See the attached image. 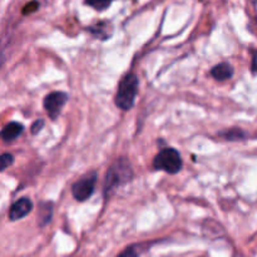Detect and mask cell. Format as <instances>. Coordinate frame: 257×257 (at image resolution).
I'll use <instances>...</instances> for the list:
<instances>
[{
  "mask_svg": "<svg viewBox=\"0 0 257 257\" xmlns=\"http://www.w3.org/2000/svg\"><path fill=\"white\" fill-rule=\"evenodd\" d=\"M133 177L132 166L127 158H118L117 161L113 162L108 170L107 176H105V195H109L113 191L119 188L120 186L125 185L130 182Z\"/></svg>",
  "mask_w": 257,
  "mask_h": 257,
  "instance_id": "6da1fadb",
  "label": "cell"
},
{
  "mask_svg": "<svg viewBox=\"0 0 257 257\" xmlns=\"http://www.w3.org/2000/svg\"><path fill=\"white\" fill-rule=\"evenodd\" d=\"M53 216V203L52 202H43L39 206V226H47L52 221Z\"/></svg>",
  "mask_w": 257,
  "mask_h": 257,
  "instance_id": "9c48e42d",
  "label": "cell"
},
{
  "mask_svg": "<svg viewBox=\"0 0 257 257\" xmlns=\"http://www.w3.org/2000/svg\"><path fill=\"white\" fill-rule=\"evenodd\" d=\"M153 168L176 175L182 170V158L175 148H165L153 160Z\"/></svg>",
  "mask_w": 257,
  "mask_h": 257,
  "instance_id": "3957f363",
  "label": "cell"
},
{
  "mask_svg": "<svg viewBox=\"0 0 257 257\" xmlns=\"http://www.w3.org/2000/svg\"><path fill=\"white\" fill-rule=\"evenodd\" d=\"M24 131V125L20 124L18 122H10L3 128L2 131V138L4 142H12V141L17 140Z\"/></svg>",
  "mask_w": 257,
  "mask_h": 257,
  "instance_id": "52a82bcc",
  "label": "cell"
},
{
  "mask_svg": "<svg viewBox=\"0 0 257 257\" xmlns=\"http://www.w3.org/2000/svg\"><path fill=\"white\" fill-rule=\"evenodd\" d=\"M114 2V0H85L89 7L94 8L95 10H105L107 8L110 7V4Z\"/></svg>",
  "mask_w": 257,
  "mask_h": 257,
  "instance_id": "8fae6325",
  "label": "cell"
},
{
  "mask_svg": "<svg viewBox=\"0 0 257 257\" xmlns=\"http://www.w3.org/2000/svg\"><path fill=\"white\" fill-rule=\"evenodd\" d=\"M97 183V172H90L73 185L72 195L77 201H87L93 195Z\"/></svg>",
  "mask_w": 257,
  "mask_h": 257,
  "instance_id": "277c9868",
  "label": "cell"
},
{
  "mask_svg": "<svg viewBox=\"0 0 257 257\" xmlns=\"http://www.w3.org/2000/svg\"><path fill=\"white\" fill-rule=\"evenodd\" d=\"M33 210V202L27 197H23L18 200L12 205L9 210V220L18 221L20 218L25 217L30 211Z\"/></svg>",
  "mask_w": 257,
  "mask_h": 257,
  "instance_id": "8992f818",
  "label": "cell"
},
{
  "mask_svg": "<svg viewBox=\"0 0 257 257\" xmlns=\"http://www.w3.org/2000/svg\"><path fill=\"white\" fill-rule=\"evenodd\" d=\"M147 247L148 245H145V243H136V245L128 246L117 257H141L142 253L147 250Z\"/></svg>",
  "mask_w": 257,
  "mask_h": 257,
  "instance_id": "30bf717a",
  "label": "cell"
},
{
  "mask_svg": "<svg viewBox=\"0 0 257 257\" xmlns=\"http://www.w3.org/2000/svg\"><path fill=\"white\" fill-rule=\"evenodd\" d=\"M138 93V78L137 75L130 73L120 80L115 94V104L119 109L130 110L133 108L136 97Z\"/></svg>",
  "mask_w": 257,
  "mask_h": 257,
  "instance_id": "7a4b0ae2",
  "label": "cell"
},
{
  "mask_svg": "<svg viewBox=\"0 0 257 257\" xmlns=\"http://www.w3.org/2000/svg\"><path fill=\"white\" fill-rule=\"evenodd\" d=\"M13 162H14V157H13L10 153H4V155L2 156V165H0L2 171L7 170L10 165H13Z\"/></svg>",
  "mask_w": 257,
  "mask_h": 257,
  "instance_id": "7c38bea8",
  "label": "cell"
},
{
  "mask_svg": "<svg viewBox=\"0 0 257 257\" xmlns=\"http://www.w3.org/2000/svg\"><path fill=\"white\" fill-rule=\"evenodd\" d=\"M68 99H69V95L64 92H53L48 94L44 98V103H43L48 115L52 119H57Z\"/></svg>",
  "mask_w": 257,
  "mask_h": 257,
  "instance_id": "5b68a950",
  "label": "cell"
},
{
  "mask_svg": "<svg viewBox=\"0 0 257 257\" xmlns=\"http://www.w3.org/2000/svg\"><path fill=\"white\" fill-rule=\"evenodd\" d=\"M253 73H257V52L253 53V62H252Z\"/></svg>",
  "mask_w": 257,
  "mask_h": 257,
  "instance_id": "5bb4252c",
  "label": "cell"
},
{
  "mask_svg": "<svg viewBox=\"0 0 257 257\" xmlns=\"http://www.w3.org/2000/svg\"><path fill=\"white\" fill-rule=\"evenodd\" d=\"M211 74L217 80H227L232 78L233 68L228 63H221V64H217L212 68Z\"/></svg>",
  "mask_w": 257,
  "mask_h": 257,
  "instance_id": "ba28073f",
  "label": "cell"
},
{
  "mask_svg": "<svg viewBox=\"0 0 257 257\" xmlns=\"http://www.w3.org/2000/svg\"><path fill=\"white\" fill-rule=\"evenodd\" d=\"M43 125H44V120H43V119L35 120V122L33 123V125H32V133H33V135H37V133H39L40 131H42Z\"/></svg>",
  "mask_w": 257,
  "mask_h": 257,
  "instance_id": "4fadbf2b",
  "label": "cell"
}]
</instances>
